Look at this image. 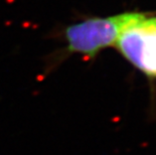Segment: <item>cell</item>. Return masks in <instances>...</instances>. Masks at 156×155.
I'll return each mask as SVG.
<instances>
[{"mask_svg":"<svg viewBox=\"0 0 156 155\" xmlns=\"http://www.w3.org/2000/svg\"><path fill=\"white\" fill-rule=\"evenodd\" d=\"M140 13L127 11L109 16H90L58 27L54 36L65 42L61 56L78 53L93 61L102 50L114 46L123 28Z\"/></svg>","mask_w":156,"mask_h":155,"instance_id":"6da1fadb","label":"cell"},{"mask_svg":"<svg viewBox=\"0 0 156 155\" xmlns=\"http://www.w3.org/2000/svg\"><path fill=\"white\" fill-rule=\"evenodd\" d=\"M114 46L131 66L150 82H156L155 15L141 12L123 28Z\"/></svg>","mask_w":156,"mask_h":155,"instance_id":"7a4b0ae2","label":"cell"}]
</instances>
